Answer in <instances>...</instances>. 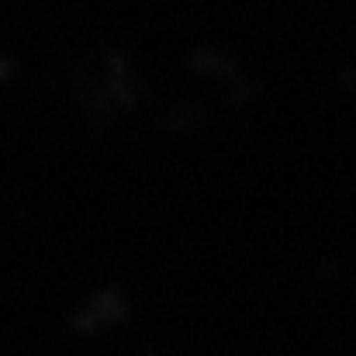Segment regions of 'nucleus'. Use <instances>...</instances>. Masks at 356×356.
I'll return each instance as SVG.
<instances>
[]
</instances>
